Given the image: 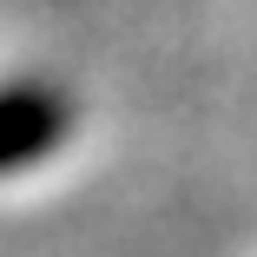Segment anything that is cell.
<instances>
[{
    "mask_svg": "<svg viewBox=\"0 0 257 257\" xmlns=\"http://www.w3.org/2000/svg\"><path fill=\"white\" fill-rule=\"evenodd\" d=\"M73 132V99L46 79L0 86V178H14L40 159H53Z\"/></svg>",
    "mask_w": 257,
    "mask_h": 257,
    "instance_id": "cell-1",
    "label": "cell"
}]
</instances>
